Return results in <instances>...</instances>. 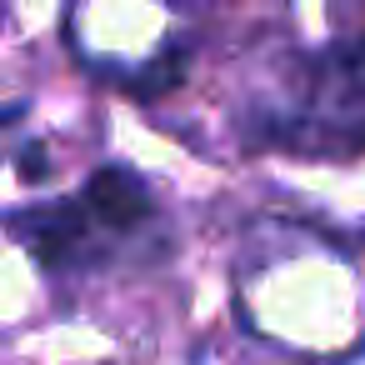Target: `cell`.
Here are the masks:
<instances>
[{
    "mask_svg": "<svg viewBox=\"0 0 365 365\" xmlns=\"http://www.w3.org/2000/svg\"><path fill=\"white\" fill-rule=\"evenodd\" d=\"M86 200H91V210H96L101 220H110V225H135V220L150 210V195H145V185H140L130 170H96L91 185H86Z\"/></svg>",
    "mask_w": 365,
    "mask_h": 365,
    "instance_id": "cell-1",
    "label": "cell"
},
{
    "mask_svg": "<svg viewBox=\"0 0 365 365\" xmlns=\"http://www.w3.org/2000/svg\"><path fill=\"white\" fill-rule=\"evenodd\" d=\"M71 240H81V215H76V205H56V210L36 215L26 245H31V255H36L41 265H56V260L66 255Z\"/></svg>",
    "mask_w": 365,
    "mask_h": 365,
    "instance_id": "cell-2",
    "label": "cell"
},
{
    "mask_svg": "<svg viewBox=\"0 0 365 365\" xmlns=\"http://www.w3.org/2000/svg\"><path fill=\"white\" fill-rule=\"evenodd\" d=\"M175 81H180V56H170L165 66H150V76H145L140 96H155V91H175Z\"/></svg>",
    "mask_w": 365,
    "mask_h": 365,
    "instance_id": "cell-3",
    "label": "cell"
},
{
    "mask_svg": "<svg viewBox=\"0 0 365 365\" xmlns=\"http://www.w3.org/2000/svg\"><path fill=\"white\" fill-rule=\"evenodd\" d=\"M46 170H51V165H46V150H41V145H26V150H21V175L36 180V175H46Z\"/></svg>",
    "mask_w": 365,
    "mask_h": 365,
    "instance_id": "cell-4",
    "label": "cell"
}]
</instances>
